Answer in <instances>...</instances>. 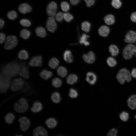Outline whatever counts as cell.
Wrapping results in <instances>:
<instances>
[{
	"instance_id": "6da1fadb",
	"label": "cell",
	"mask_w": 136,
	"mask_h": 136,
	"mask_svg": "<svg viewBox=\"0 0 136 136\" xmlns=\"http://www.w3.org/2000/svg\"><path fill=\"white\" fill-rule=\"evenodd\" d=\"M20 65L15 62L9 63L4 66L2 74L10 78L19 74Z\"/></svg>"
},
{
	"instance_id": "7a4b0ae2",
	"label": "cell",
	"mask_w": 136,
	"mask_h": 136,
	"mask_svg": "<svg viewBox=\"0 0 136 136\" xmlns=\"http://www.w3.org/2000/svg\"><path fill=\"white\" fill-rule=\"evenodd\" d=\"M116 78L118 82L121 84H124L125 81L130 82L132 79L131 73L126 68L120 69L116 75Z\"/></svg>"
},
{
	"instance_id": "3957f363",
	"label": "cell",
	"mask_w": 136,
	"mask_h": 136,
	"mask_svg": "<svg viewBox=\"0 0 136 136\" xmlns=\"http://www.w3.org/2000/svg\"><path fill=\"white\" fill-rule=\"evenodd\" d=\"M18 41L17 37L14 35L8 36L4 45V48L7 50H12L17 45Z\"/></svg>"
},
{
	"instance_id": "277c9868",
	"label": "cell",
	"mask_w": 136,
	"mask_h": 136,
	"mask_svg": "<svg viewBox=\"0 0 136 136\" xmlns=\"http://www.w3.org/2000/svg\"><path fill=\"white\" fill-rule=\"evenodd\" d=\"M28 105L26 99L24 98H20L18 103H15L14 105L15 110L19 113H24L27 110Z\"/></svg>"
},
{
	"instance_id": "5b68a950",
	"label": "cell",
	"mask_w": 136,
	"mask_h": 136,
	"mask_svg": "<svg viewBox=\"0 0 136 136\" xmlns=\"http://www.w3.org/2000/svg\"><path fill=\"white\" fill-rule=\"evenodd\" d=\"M10 78L1 74L0 77V92L1 93H5L11 86Z\"/></svg>"
},
{
	"instance_id": "8992f818",
	"label": "cell",
	"mask_w": 136,
	"mask_h": 136,
	"mask_svg": "<svg viewBox=\"0 0 136 136\" xmlns=\"http://www.w3.org/2000/svg\"><path fill=\"white\" fill-rule=\"evenodd\" d=\"M135 46L132 44H129L124 48L123 55L124 59H130L135 53Z\"/></svg>"
},
{
	"instance_id": "52a82bcc",
	"label": "cell",
	"mask_w": 136,
	"mask_h": 136,
	"mask_svg": "<svg viewBox=\"0 0 136 136\" xmlns=\"http://www.w3.org/2000/svg\"><path fill=\"white\" fill-rule=\"evenodd\" d=\"M24 81L23 79L20 78H15L11 82L10 86L11 90L13 92L20 90L23 87Z\"/></svg>"
},
{
	"instance_id": "ba28073f",
	"label": "cell",
	"mask_w": 136,
	"mask_h": 136,
	"mask_svg": "<svg viewBox=\"0 0 136 136\" xmlns=\"http://www.w3.org/2000/svg\"><path fill=\"white\" fill-rule=\"evenodd\" d=\"M18 121L20 123V127L21 131H25L30 128L31 122L30 120L26 117L23 116L20 117Z\"/></svg>"
},
{
	"instance_id": "9c48e42d",
	"label": "cell",
	"mask_w": 136,
	"mask_h": 136,
	"mask_svg": "<svg viewBox=\"0 0 136 136\" xmlns=\"http://www.w3.org/2000/svg\"><path fill=\"white\" fill-rule=\"evenodd\" d=\"M57 9V4L54 2L52 1L47 5L46 8V12L48 15L50 17L55 16Z\"/></svg>"
},
{
	"instance_id": "30bf717a",
	"label": "cell",
	"mask_w": 136,
	"mask_h": 136,
	"mask_svg": "<svg viewBox=\"0 0 136 136\" xmlns=\"http://www.w3.org/2000/svg\"><path fill=\"white\" fill-rule=\"evenodd\" d=\"M43 59L40 55H36L32 57L29 62V65L32 67H39L42 66Z\"/></svg>"
},
{
	"instance_id": "8fae6325",
	"label": "cell",
	"mask_w": 136,
	"mask_h": 136,
	"mask_svg": "<svg viewBox=\"0 0 136 136\" xmlns=\"http://www.w3.org/2000/svg\"><path fill=\"white\" fill-rule=\"evenodd\" d=\"M46 26L49 31L51 32H54L56 29L57 24L54 17H49L47 20Z\"/></svg>"
},
{
	"instance_id": "7c38bea8",
	"label": "cell",
	"mask_w": 136,
	"mask_h": 136,
	"mask_svg": "<svg viewBox=\"0 0 136 136\" xmlns=\"http://www.w3.org/2000/svg\"><path fill=\"white\" fill-rule=\"evenodd\" d=\"M20 65L19 75L25 79L28 78L29 76V71L28 68L25 64L23 63H21Z\"/></svg>"
},
{
	"instance_id": "4fadbf2b",
	"label": "cell",
	"mask_w": 136,
	"mask_h": 136,
	"mask_svg": "<svg viewBox=\"0 0 136 136\" xmlns=\"http://www.w3.org/2000/svg\"><path fill=\"white\" fill-rule=\"evenodd\" d=\"M125 41L129 44H132L136 42V32L132 30H130L125 36Z\"/></svg>"
},
{
	"instance_id": "5bb4252c",
	"label": "cell",
	"mask_w": 136,
	"mask_h": 136,
	"mask_svg": "<svg viewBox=\"0 0 136 136\" xmlns=\"http://www.w3.org/2000/svg\"><path fill=\"white\" fill-rule=\"evenodd\" d=\"M82 57L84 61L89 64L92 63L95 60V54L92 51L89 52L87 54H84L82 55Z\"/></svg>"
},
{
	"instance_id": "9a60e30c",
	"label": "cell",
	"mask_w": 136,
	"mask_h": 136,
	"mask_svg": "<svg viewBox=\"0 0 136 136\" xmlns=\"http://www.w3.org/2000/svg\"><path fill=\"white\" fill-rule=\"evenodd\" d=\"M33 134L35 136H46L48 135V133L44 128L41 126H38L34 130Z\"/></svg>"
},
{
	"instance_id": "2e32d148",
	"label": "cell",
	"mask_w": 136,
	"mask_h": 136,
	"mask_svg": "<svg viewBox=\"0 0 136 136\" xmlns=\"http://www.w3.org/2000/svg\"><path fill=\"white\" fill-rule=\"evenodd\" d=\"M18 10L21 13L25 14L31 11L32 9L30 5L27 3H23L19 7Z\"/></svg>"
},
{
	"instance_id": "e0dca14e",
	"label": "cell",
	"mask_w": 136,
	"mask_h": 136,
	"mask_svg": "<svg viewBox=\"0 0 136 136\" xmlns=\"http://www.w3.org/2000/svg\"><path fill=\"white\" fill-rule=\"evenodd\" d=\"M86 80L91 85L94 84L97 80V77L95 74L92 72H89L86 74Z\"/></svg>"
},
{
	"instance_id": "ac0fdd59",
	"label": "cell",
	"mask_w": 136,
	"mask_h": 136,
	"mask_svg": "<svg viewBox=\"0 0 136 136\" xmlns=\"http://www.w3.org/2000/svg\"><path fill=\"white\" fill-rule=\"evenodd\" d=\"M129 107L132 110L136 108V95H133L130 96L127 101Z\"/></svg>"
},
{
	"instance_id": "d6986e66",
	"label": "cell",
	"mask_w": 136,
	"mask_h": 136,
	"mask_svg": "<svg viewBox=\"0 0 136 136\" xmlns=\"http://www.w3.org/2000/svg\"><path fill=\"white\" fill-rule=\"evenodd\" d=\"M40 75L43 79L47 80L51 78L52 75V72L46 69H44L40 72Z\"/></svg>"
},
{
	"instance_id": "ffe728a7",
	"label": "cell",
	"mask_w": 136,
	"mask_h": 136,
	"mask_svg": "<svg viewBox=\"0 0 136 136\" xmlns=\"http://www.w3.org/2000/svg\"><path fill=\"white\" fill-rule=\"evenodd\" d=\"M42 108L43 106L42 104L40 102L36 101L33 103L31 109L32 112L36 113L40 112L42 110Z\"/></svg>"
},
{
	"instance_id": "44dd1931",
	"label": "cell",
	"mask_w": 136,
	"mask_h": 136,
	"mask_svg": "<svg viewBox=\"0 0 136 136\" xmlns=\"http://www.w3.org/2000/svg\"><path fill=\"white\" fill-rule=\"evenodd\" d=\"M110 32V29L109 27L105 25L101 26L98 30V33L101 36L106 37L107 36Z\"/></svg>"
},
{
	"instance_id": "7402d4cb",
	"label": "cell",
	"mask_w": 136,
	"mask_h": 136,
	"mask_svg": "<svg viewBox=\"0 0 136 136\" xmlns=\"http://www.w3.org/2000/svg\"><path fill=\"white\" fill-rule=\"evenodd\" d=\"M63 58L65 61L68 63H71L73 61V57L71 51L69 50H66L64 52Z\"/></svg>"
},
{
	"instance_id": "603a6c76",
	"label": "cell",
	"mask_w": 136,
	"mask_h": 136,
	"mask_svg": "<svg viewBox=\"0 0 136 136\" xmlns=\"http://www.w3.org/2000/svg\"><path fill=\"white\" fill-rule=\"evenodd\" d=\"M45 123L48 128L52 129L56 126L57 122L55 119L51 118L48 119L46 121Z\"/></svg>"
},
{
	"instance_id": "cb8c5ba5",
	"label": "cell",
	"mask_w": 136,
	"mask_h": 136,
	"mask_svg": "<svg viewBox=\"0 0 136 136\" xmlns=\"http://www.w3.org/2000/svg\"><path fill=\"white\" fill-rule=\"evenodd\" d=\"M29 57L28 53L26 50L23 49L20 50L18 55V57L20 59L26 60Z\"/></svg>"
},
{
	"instance_id": "d4e9b609",
	"label": "cell",
	"mask_w": 136,
	"mask_h": 136,
	"mask_svg": "<svg viewBox=\"0 0 136 136\" xmlns=\"http://www.w3.org/2000/svg\"><path fill=\"white\" fill-rule=\"evenodd\" d=\"M109 50L112 56H116L119 52L118 47L116 45L114 44L111 45L109 46Z\"/></svg>"
},
{
	"instance_id": "484cf974",
	"label": "cell",
	"mask_w": 136,
	"mask_h": 136,
	"mask_svg": "<svg viewBox=\"0 0 136 136\" xmlns=\"http://www.w3.org/2000/svg\"><path fill=\"white\" fill-rule=\"evenodd\" d=\"M35 33L37 35L40 37L44 38L46 35L45 29L41 27H37L35 30Z\"/></svg>"
},
{
	"instance_id": "4316f807",
	"label": "cell",
	"mask_w": 136,
	"mask_h": 136,
	"mask_svg": "<svg viewBox=\"0 0 136 136\" xmlns=\"http://www.w3.org/2000/svg\"><path fill=\"white\" fill-rule=\"evenodd\" d=\"M105 23L108 25H112L115 22L114 16L112 14H108L106 15L104 18Z\"/></svg>"
},
{
	"instance_id": "83f0119b",
	"label": "cell",
	"mask_w": 136,
	"mask_h": 136,
	"mask_svg": "<svg viewBox=\"0 0 136 136\" xmlns=\"http://www.w3.org/2000/svg\"><path fill=\"white\" fill-rule=\"evenodd\" d=\"M59 64L58 60L56 58H51L49 61L48 65L51 68L55 69L56 68Z\"/></svg>"
},
{
	"instance_id": "f1b7e54d",
	"label": "cell",
	"mask_w": 136,
	"mask_h": 136,
	"mask_svg": "<svg viewBox=\"0 0 136 136\" xmlns=\"http://www.w3.org/2000/svg\"><path fill=\"white\" fill-rule=\"evenodd\" d=\"M77 79L78 77L76 75L71 74L68 76L67 79V81L68 84H73L77 82Z\"/></svg>"
},
{
	"instance_id": "f546056e",
	"label": "cell",
	"mask_w": 136,
	"mask_h": 136,
	"mask_svg": "<svg viewBox=\"0 0 136 136\" xmlns=\"http://www.w3.org/2000/svg\"><path fill=\"white\" fill-rule=\"evenodd\" d=\"M14 115L11 113H9L6 114L5 117L6 122L8 124L12 123L15 119Z\"/></svg>"
},
{
	"instance_id": "4dcf8cb0",
	"label": "cell",
	"mask_w": 136,
	"mask_h": 136,
	"mask_svg": "<svg viewBox=\"0 0 136 136\" xmlns=\"http://www.w3.org/2000/svg\"><path fill=\"white\" fill-rule=\"evenodd\" d=\"M89 37L88 35L85 34H82L80 38L79 42L81 44H83L86 46H87L89 45L90 43L87 40V39Z\"/></svg>"
},
{
	"instance_id": "1f68e13d",
	"label": "cell",
	"mask_w": 136,
	"mask_h": 136,
	"mask_svg": "<svg viewBox=\"0 0 136 136\" xmlns=\"http://www.w3.org/2000/svg\"><path fill=\"white\" fill-rule=\"evenodd\" d=\"M58 74L62 77H65L67 74V71L66 69L64 67L60 66L57 70Z\"/></svg>"
},
{
	"instance_id": "d6a6232c",
	"label": "cell",
	"mask_w": 136,
	"mask_h": 136,
	"mask_svg": "<svg viewBox=\"0 0 136 136\" xmlns=\"http://www.w3.org/2000/svg\"><path fill=\"white\" fill-rule=\"evenodd\" d=\"M31 35L30 31L26 29H22L20 33L21 37L24 39H27Z\"/></svg>"
},
{
	"instance_id": "836d02e7",
	"label": "cell",
	"mask_w": 136,
	"mask_h": 136,
	"mask_svg": "<svg viewBox=\"0 0 136 136\" xmlns=\"http://www.w3.org/2000/svg\"><path fill=\"white\" fill-rule=\"evenodd\" d=\"M91 24L89 22L85 21L83 22L81 24V29L83 31L87 32L90 30Z\"/></svg>"
},
{
	"instance_id": "e575fe53",
	"label": "cell",
	"mask_w": 136,
	"mask_h": 136,
	"mask_svg": "<svg viewBox=\"0 0 136 136\" xmlns=\"http://www.w3.org/2000/svg\"><path fill=\"white\" fill-rule=\"evenodd\" d=\"M51 99L53 102L55 103H58L60 100V96L59 93L55 92L53 93L52 95Z\"/></svg>"
},
{
	"instance_id": "d590c367",
	"label": "cell",
	"mask_w": 136,
	"mask_h": 136,
	"mask_svg": "<svg viewBox=\"0 0 136 136\" xmlns=\"http://www.w3.org/2000/svg\"><path fill=\"white\" fill-rule=\"evenodd\" d=\"M107 63L108 65L111 67L115 66L117 64L116 60L112 57H109L107 58Z\"/></svg>"
},
{
	"instance_id": "8d00e7d4",
	"label": "cell",
	"mask_w": 136,
	"mask_h": 136,
	"mask_svg": "<svg viewBox=\"0 0 136 136\" xmlns=\"http://www.w3.org/2000/svg\"><path fill=\"white\" fill-rule=\"evenodd\" d=\"M52 84L54 87L58 88L62 84V81L59 78H54L52 80Z\"/></svg>"
},
{
	"instance_id": "74e56055",
	"label": "cell",
	"mask_w": 136,
	"mask_h": 136,
	"mask_svg": "<svg viewBox=\"0 0 136 136\" xmlns=\"http://www.w3.org/2000/svg\"><path fill=\"white\" fill-rule=\"evenodd\" d=\"M119 117L122 120L125 122L128 120L129 117V115L127 112L125 111H123L120 114Z\"/></svg>"
},
{
	"instance_id": "f35d334b",
	"label": "cell",
	"mask_w": 136,
	"mask_h": 136,
	"mask_svg": "<svg viewBox=\"0 0 136 136\" xmlns=\"http://www.w3.org/2000/svg\"><path fill=\"white\" fill-rule=\"evenodd\" d=\"M8 18L10 20L15 19L17 17L16 12L14 11H11L8 13L7 14Z\"/></svg>"
},
{
	"instance_id": "ab89813d",
	"label": "cell",
	"mask_w": 136,
	"mask_h": 136,
	"mask_svg": "<svg viewBox=\"0 0 136 136\" xmlns=\"http://www.w3.org/2000/svg\"><path fill=\"white\" fill-rule=\"evenodd\" d=\"M61 7L62 10L64 12H67L70 8V6L68 3L66 2L63 1L61 4Z\"/></svg>"
},
{
	"instance_id": "60d3db41",
	"label": "cell",
	"mask_w": 136,
	"mask_h": 136,
	"mask_svg": "<svg viewBox=\"0 0 136 136\" xmlns=\"http://www.w3.org/2000/svg\"><path fill=\"white\" fill-rule=\"evenodd\" d=\"M20 22L21 24L23 26L28 27L31 25L30 21L27 19H22L20 21Z\"/></svg>"
},
{
	"instance_id": "b9f144b4",
	"label": "cell",
	"mask_w": 136,
	"mask_h": 136,
	"mask_svg": "<svg viewBox=\"0 0 136 136\" xmlns=\"http://www.w3.org/2000/svg\"><path fill=\"white\" fill-rule=\"evenodd\" d=\"M121 2L120 0H112L111 5L114 8L118 9L120 8L121 5Z\"/></svg>"
},
{
	"instance_id": "7bdbcfd3",
	"label": "cell",
	"mask_w": 136,
	"mask_h": 136,
	"mask_svg": "<svg viewBox=\"0 0 136 136\" xmlns=\"http://www.w3.org/2000/svg\"><path fill=\"white\" fill-rule=\"evenodd\" d=\"M56 20L59 22H61L64 18V14L59 12L56 14L55 16Z\"/></svg>"
},
{
	"instance_id": "ee69618b",
	"label": "cell",
	"mask_w": 136,
	"mask_h": 136,
	"mask_svg": "<svg viewBox=\"0 0 136 136\" xmlns=\"http://www.w3.org/2000/svg\"><path fill=\"white\" fill-rule=\"evenodd\" d=\"M69 95L70 97L74 98L77 97L78 94L76 90L71 88L70 90Z\"/></svg>"
},
{
	"instance_id": "f6af8a7d",
	"label": "cell",
	"mask_w": 136,
	"mask_h": 136,
	"mask_svg": "<svg viewBox=\"0 0 136 136\" xmlns=\"http://www.w3.org/2000/svg\"><path fill=\"white\" fill-rule=\"evenodd\" d=\"M64 18L67 22H70L73 18V17L70 13L66 12L64 13Z\"/></svg>"
},
{
	"instance_id": "bcb514c9",
	"label": "cell",
	"mask_w": 136,
	"mask_h": 136,
	"mask_svg": "<svg viewBox=\"0 0 136 136\" xmlns=\"http://www.w3.org/2000/svg\"><path fill=\"white\" fill-rule=\"evenodd\" d=\"M117 133L118 131L116 129L113 128L108 132L107 135L108 136H116Z\"/></svg>"
},
{
	"instance_id": "7dc6e473",
	"label": "cell",
	"mask_w": 136,
	"mask_h": 136,
	"mask_svg": "<svg viewBox=\"0 0 136 136\" xmlns=\"http://www.w3.org/2000/svg\"><path fill=\"white\" fill-rule=\"evenodd\" d=\"M6 38L5 34L3 33H0V43L2 44L5 42L6 40Z\"/></svg>"
},
{
	"instance_id": "c3c4849f",
	"label": "cell",
	"mask_w": 136,
	"mask_h": 136,
	"mask_svg": "<svg viewBox=\"0 0 136 136\" xmlns=\"http://www.w3.org/2000/svg\"><path fill=\"white\" fill-rule=\"evenodd\" d=\"M86 3V5L88 7H90L93 6L94 4L95 0H84Z\"/></svg>"
},
{
	"instance_id": "681fc988",
	"label": "cell",
	"mask_w": 136,
	"mask_h": 136,
	"mask_svg": "<svg viewBox=\"0 0 136 136\" xmlns=\"http://www.w3.org/2000/svg\"><path fill=\"white\" fill-rule=\"evenodd\" d=\"M130 18L132 22H136V12H134L131 14Z\"/></svg>"
},
{
	"instance_id": "f907efd6",
	"label": "cell",
	"mask_w": 136,
	"mask_h": 136,
	"mask_svg": "<svg viewBox=\"0 0 136 136\" xmlns=\"http://www.w3.org/2000/svg\"><path fill=\"white\" fill-rule=\"evenodd\" d=\"M132 77L136 78V68L133 69L131 72Z\"/></svg>"
},
{
	"instance_id": "816d5d0a",
	"label": "cell",
	"mask_w": 136,
	"mask_h": 136,
	"mask_svg": "<svg viewBox=\"0 0 136 136\" xmlns=\"http://www.w3.org/2000/svg\"><path fill=\"white\" fill-rule=\"evenodd\" d=\"M80 0H70L71 4L73 5H76L79 2Z\"/></svg>"
},
{
	"instance_id": "f5cc1de1",
	"label": "cell",
	"mask_w": 136,
	"mask_h": 136,
	"mask_svg": "<svg viewBox=\"0 0 136 136\" xmlns=\"http://www.w3.org/2000/svg\"><path fill=\"white\" fill-rule=\"evenodd\" d=\"M4 24V20L2 19H0V28L2 29L3 27Z\"/></svg>"
},
{
	"instance_id": "db71d44e",
	"label": "cell",
	"mask_w": 136,
	"mask_h": 136,
	"mask_svg": "<svg viewBox=\"0 0 136 136\" xmlns=\"http://www.w3.org/2000/svg\"><path fill=\"white\" fill-rule=\"evenodd\" d=\"M135 55L136 57V45L135 46Z\"/></svg>"
},
{
	"instance_id": "11a10c76",
	"label": "cell",
	"mask_w": 136,
	"mask_h": 136,
	"mask_svg": "<svg viewBox=\"0 0 136 136\" xmlns=\"http://www.w3.org/2000/svg\"><path fill=\"white\" fill-rule=\"evenodd\" d=\"M135 118L136 119V115H135Z\"/></svg>"
}]
</instances>
